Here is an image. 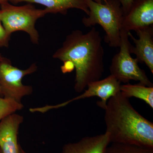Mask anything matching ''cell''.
<instances>
[{"mask_svg":"<svg viewBox=\"0 0 153 153\" xmlns=\"http://www.w3.org/2000/svg\"><path fill=\"white\" fill-rule=\"evenodd\" d=\"M104 56L100 33L92 27L85 33L79 30L72 31L52 57L62 62L70 60L74 63V90L81 93L89 83L101 78L104 71Z\"/></svg>","mask_w":153,"mask_h":153,"instance_id":"obj_1","label":"cell"},{"mask_svg":"<svg viewBox=\"0 0 153 153\" xmlns=\"http://www.w3.org/2000/svg\"><path fill=\"white\" fill-rule=\"evenodd\" d=\"M110 143L153 149V123L135 109L121 92L109 99L104 109Z\"/></svg>","mask_w":153,"mask_h":153,"instance_id":"obj_2","label":"cell"},{"mask_svg":"<svg viewBox=\"0 0 153 153\" xmlns=\"http://www.w3.org/2000/svg\"><path fill=\"white\" fill-rule=\"evenodd\" d=\"M86 1L89 14L82 19L83 25L86 27L100 25L105 32V41L109 47H119L124 16L120 3L117 0H107L104 4L94 0Z\"/></svg>","mask_w":153,"mask_h":153,"instance_id":"obj_3","label":"cell"},{"mask_svg":"<svg viewBox=\"0 0 153 153\" xmlns=\"http://www.w3.org/2000/svg\"><path fill=\"white\" fill-rule=\"evenodd\" d=\"M0 6V21L9 37L14 32L23 31L29 35L33 44H39L36 25L38 19L48 14L46 9L36 8L31 4L16 6L7 2Z\"/></svg>","mask_w":153,"mask_h":153,"instance_id":"obj_4","label":"cell"},{"mask_svg":"<svg viewBox=\"0 0 153 153\" xmlns=\"http://www.w3.org/2000/svg\"><path fill=\"white\" fill-rule=\"evenodd\" d=\"M131 45L128 32L121 29L120 51L114 56L111 60L109 68L111 75L121 83H129L132 80L138 81L142 85L153 86V83L144 70L140 68L136 58L131 57Z\"/></svg>","mask_w":153,"mask_h":153,"instance_id":"obj_5","label":"cell"},{"mask_svg":"<svg viewBox=\"0 0 153 153\" xmlns=\"http://www.w3.org/2000/svg\"><path fill=\"white\" fill-rule=\"evenodd\" d=\"M38 69L36 63L25 69L13 66L10 60L3 57L0 60V88L3 97L22 102V99L33 92L31 85L22 82L25 76L33 74Z\"/></svg>","mask_w":153,"mask_h":153,"instance_id":"obj_6","label":"cell"},{"mask_svg":"<svg viewBox=\"0 0 153 153\" xmlns=\"http://www.w3.org/2000/svg\"><path fill=\"white\" fill-rule=\"evenodd\" d=\"M121 85V82L110 74L104 79L89 83L84 92L78 96L65 102L64 104L66 106L76 100L97 97L100 99V101L97 102V105L104 109L108 100L120 92Z\"/></svg>","mask_w":153,"mask_h":153,"instance_id":"obj_7","label":"cell"},{"mask_svg":"<svg viewBox=\"0 0 153 153\" xmlns=\"http://www.w3.org/2000/svg\"><path fill=\"white\" fill-rule=\"evenodd\" d=\"M153 0L134 2L128 13L123 16L122 29L127 32L152 26Z\"/></svg>","mask_w":153,"mask_h":153,"instance_id":"obj_8","label":"cell"},{"mask_svg":"<svg viewBox=\"0 0 153 153\" xmlns=\"http://www.w3.org/2000/svg\"><path fill=\"white\" fill-rule=\"evenodd\" d=\"M23 121V117L15 113L0 122V148L2 153H24L18 141L19 128Z\"/></svg>","mask_w":153,"mask_h":153,"instance_id":"obj_9","label":"cell"},{"mask_svg":"<svg viewBox=\"0 0 153 153\" xmlns=\"http://www.w3.org/2000/svg\"><path fill=\"white\" fill-rule=\"evenodd\" d=\"M138 38H134L131 32L129 38L133 41L135 46L131 45V54H134L138 63H144L153 74V26L135 31Z\"/></svg>","mask_w":153,"mask_h":153,"instance_id":"obj_10","label":"cell"},{"mask_svg":"<svg viewBox=\"0 0 153 153\" xmlns=\"http://www.w3.org/2000/svg\"><path fill=\"white\" fill-rule=\"evenodd\" d=\"M110 143L109 134L104 133L86 136L76 142L63 146L61 153H104Z\"/></svg>","mask_w":153,"mask_h":153,"instance_id":"obj_11","label":"cell"},{"mask_svg":"<svg viewBox=\"0 0 153 153\" xmlns=\"http://www.w3.org/2000/svg\"><path fill=\"white\" fill-rule=\"evenodd\" d=\"M14 4L25 2L39 4L45 7L48 14H66L70 9L81 10L88 16L89 10L86 0H11Z\"/></svg>","mask_w":153,"mask_h":153,"instance_id":"obj_12","label":"cell"},{"mask_svg":"<svg viewBox=\"0 0 153 153\" xmlns=\"http://www.w3.org/2000/svg\"><path fill=\"white\" fill-rule=\"evenodd\" d=\"M120 92L123 95L129 99L134 97L142 100L153 109V86H146L140 83H126L121 85Z\"/></svg>","mask_w":153,"mask_h":153,"instance_id":"obj_13","label":"cell"},{"mask_svg":"<svg viewBox=\"0 0 153 153\" xmlns=\"http://www.w3.org/2000/svg\"><path fill=\"white\" fill-rule=\"evenodd\" d=\"M111 143L108 146L104 153H153V149L119 143Z\"/></svg>","mask_w":153,"mask_h":153,"instance_id":"obj_14","label":"cell"},{"mask_svg":"<svg viewBox=\"0 0 153 153\" xmlns=\"http://www.w3.org/2000/svg\"><path fill=\"white\" fill-rule=\"evenodd\" d=\"M24 107L22 102L0 97V122L8 116L21 110Z\"/></svg>","mask_w":153,"mask_h":153,"instance_id":"obj_15","label":"cell"},{"mask_svg":"<svg viewBox=\"0 0 153 153\" xmlns=\"http://www.w3.org/2000/svg\"><path fill=\"white\" fill-rule=\"evenodd\" d=\"M10 38L0 21V47H8Z\"/></svg>","mask_w":153,"mask_h":153,"instance_id":"obj_16","label":"cell"},{"mask_svg":"<svg viewBox=\"0 0 153 153\" xmlns=\"http://www.w3.org/2000/svg\"><path fill=\"white\" fill-rule=\"evenodd\" d=\"M120 3L123 10L124 16L128 13L130 9L135 0H117Z\"/></svg>","mask_w":153,"mask_h":153,"instance_id":"obj_17","label":"cell"},{"mask_svg":"<svg viewBox=\"0 0 153 153\" xmlns=\"http://www.w3.org/2000/svg\"><path fill=\"white\" fill-rule=\"evenodd\" d=\"M63 62V64L61 66V70L64 74L70 73L75 69L74 63L70 60H65Z\"/></svg>","mask_w":153,"mask_h":153,"instance_id":"obj_18","label":"cell"},{"mask_svg":"<svg viewBox=\"0 0 153 153\" xmlns=\"http://www.w3.org/2000/svg\"><path fill=\"white\" fill-rule=\"evenodd\" d=\"M11 1V0H0V5L4 3L9 2V1L10 2Z\"/></svg>","mask_w":153,"mask_h":153,"instance_id":"obj_19","label":"cell"},{"mask_svg":"<svg viewBox=\"0 0 153 153\" xmlns=\"http://www.w3.org/2000/svg\"><path fill=\"white\" fill-rule=\"evenodd\" d=\"M97 2L102 3V1H104V3L106 2L107 1V0H94Z\"/></svg>","mask_w":153,"mask_h":153,"instance_id":"obj_20","label":"cell"},{"mask_svg":"<svg viewBox=\"0 0 153 153\" xmlns=\"http://www.w3.org/2000/svg\"><path fill=\"white\" fill-rule=\"evenodd\" d=\"M3 57L2 55L0 53V60L1 59L2 57ZM0 97H3L1 91V88H0Z\"/></svg>","mask_w":153,"mask_h":153,"instance_id":"obj_21","label":"cell"},{"mask_svg":"<svg viewBox=\"0 0 153 153\" xmlns=\"http://www.w3.org/2000/svg\"><path fill=\"white\" fill-rule=\"evenodd\" d=\"M0 153H2V152L1 150V148H0Z\"/></svg>","mask_w":153,"mask_h":153,"instance_id":"obj_22","label":"cell"},{"mask_svg":"<svg viewBox=\"0 0 153 153\" xmlns=\"http://www.w3.org/2000/svg\"><path fill=\"white\" fill-rule=\"evenodd\" d=\"M24 153H27L26 152H25V151H24Z\"/></svg>","mask_w":153,"mask_h":153,"instance_id":"obj_23","label":"cell"}]
</instances>
